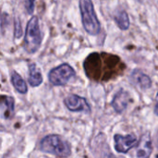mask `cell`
<instances>
[{"label": "cell", "mask_w": 158, "mask_h": 158, "mask_svg": "<svg viewBox=\"0 0 158 158\" xmlns=\"http://www.w3.org/2000/svg\"><path fill=\"white\" fill-rule=\"evenodd\" d=\"M88 78L95 81H106L121 74L125 65L117 56L106 53H93L84 61Z\"/></svg>", "instance_id": "cell-1"}, {"label": "cell", "mask_w": 158, "mask_h": 158, "mask_svg": "<svg viewBox=\"0 0 158 158\" xmlns=\"http://www.w3.org/2000/svg\"><path fill=\"white\" fill-rule=\"evenodd\" d=\"M41 151L52 154L59 158H67L71 155L70 145L58 135H48L40 143Z\"/></svg>", "instance_id": "cell-2"}, {"label": "cell", "mask_w": 158, "mask_h": 158, "mask_svg": "<svg viewBox=\"0 0 158 158\" xmlns=\"http://www.w3.org/2000/svg\"><path fill=\"white\" fill-rule=\"evenodd\" d=\"M80 10L85 31L91 35L98 34L101 30V25L96 17L92 0H80Z\"/></svg>", "instance_id": "cell-3"}, {"label": "cell", "mask_w": 158, "mask_h": 158, "mask_svg": "<svg viewBox=\"0 0 158 158\" xmlns=\"http://www.w3.org/2000/svg\"><path fill=\"white\" fill-rule=\"evenodd\" d=\"M42 43V34L39 27V20L37 17H32L26 28V33L24 38V49L29 54L35 53Z\"/></svg>", "instance_id": "cell-4"}, {"label": "cell", "mask_w": 158, "mask_h": 158, "mask_svg": "<svg viewBox=\"0 0 158 158\" xmlns=\"http://www.w3.org/2000/svg\"><path fill=\"white\" fill-rule=\"evenodd\" d=\"M75 76V71L69 64H62L53 69L48 75L49 81L56 86L66 85L71 78Z\"/></svg>", "instance_id": "cell-5"}, {"label": "cell", "mask_w": 158, "mask_h": 158, "mask_svg": "<svg viewBox=\"0 0 158 158\" xmlns=\"http://www.w3.org/2000/svg\"><path fill=\"white\" fill-rule=\"evenodd\" d=\"M66 106L69 110L73 112H85L90 113L91 107L87 100L83 97H81L76 94L69 95L64 101Z\"/></svg>", "instance_id": "cell-6"}, {"label": "cell", "mask_w": 158, "mask_h": 158, "mask_svg": "<svg viewBox=\"0 0 158 158\" xmlns=\"http://www.w3.org/2000/svg\"><path fill=\"white\" fill-rule=\"evenodd\" d=\"M114 141H115L116 151L118 153H122V154L128 153L131 149L137 146L138 144L137 138L132 134H129L126 136L117 134L114 137Z\"/></svg>", "instance_id": "cell-7"}, {"label": "cell", "mask_w": 158, "mask_h": 158, "mask_svg": "<svg viewBox=\"0 0 158 158\" xmlns=\"http://www.w3.org/2000/svg\"><path fill=\"white\" fill-rule=\"evenodd\" d=\"M152 152H153L152 140L149 132H146L142 136L139 143L137 144L136 156L137 158H149Z\"/></svg>", "instance_id": "cell-8"}, {"label": "cell", "mask_w": 158, "mask_h": 158, "mask_svg": "<svg viewBox=\"0 0 158 158\" xmlns=\"http://www.w3.org/2000/svg\"><path fill=\"white\" fill-rule=\"evenodd\" d=\"M130 103V94L124 90H120L116 94L112 101V106L117 113H122Z\"/></svg>", "instance_id": "cell-9"}, {"label": "cell", "mask_w": 158, "mask_h": 158, "mask_svg": "<svg viewBox=\"0 0 158 158\" xmlns=\"http://www.w3.org/2000/svg\"><path fill=\"white\" fill-rule=\"evenodd\" d=\"M131 80L133 81V82L140 86L143 90H146L149 89L152 86V81L151 79L144 74L143 72H142L141 70H134L131 74Z\"/></svg>", "instance_id": "cell-10"}, {"label": "cell", "mask_w": 158, "mask_h": 158, "mask_svg": "<svg viewBox=\"0 0 158 158\" xmlns=\"http://www.w3.org/2000/svg\"><path fill=\"white\" fill-rule=\"evenodd\" d=\"M29 82L32 87L39 86L43 82L42 74L36 68L35 64H31L29 66Z\"/></svg>", "instance_id": "cell-11"}, {"label": "cell", "mask_w": 158, "mask_h": 158, "mask_svg": "<svg viewBox=\"0 0 158 158\" xmlns=\"http://www.w3.org/2000/svg\"><path fill=\"white\" fill-rule=\"evenodd\" d=\"M11 81L14 86V88L19 93V94H26L28 92V87L24 80L17 73V72H12L11 75Z\"/></svg>", "instance_id": "cell-12"}, {"label": "cell", "mask_w": 158, "mask_h": 158, "mask_svg": "<svg viewBox=\"0 0 158 158\" xmlns=\"http://www.w3.org/2000/svg\"><path fill=\"white\" fill-rule=\"evenodd\" d=\"M114 19L116 21V23L118 24V26L121 29V30H128L130 27V19H129V16L127 14L126 11L121 10L118 13H117L114 17Z\"/></svg>", "instance_id": "cell-13"}, {"label": "cell", "mask_w": 158, "mask_h": 158, "mask_svg": "<svg viewBox=\"0 0 158 158\" xmlns=\"http://www.w3.org/2000/svg\"><path fill=\"white\" fill-rule=\"evenodd\" d=\"M3 101L5 103V106H6V112H5V117L6 118H10L13 115L14 112V100L11 97H7V96H2Z\"/></svg>", "instance_id": "cell-14"}, {"label": "cell", "mask_w": 158, "mask_h": 158, "mask_svg": "<svg viewBox=\"0 0 158 158\" xmlns=\"http://www.w3.org/2000/svg\"><path fill=\"white\" fill-rule=\"evenodd\" d=\"M34 1L35 0H25V7L29 14H31L34 9Z\"/></svg>", "instance_id": "cell-15"}, {"label": "cell", "mask_w": 158, "mask_h": 158, "mask_svg": "<svg viewBox=\"0 0 158 158\" xmlns=\"http://www.w3.org/2000/svg\"><path fill=\"white\" fill-rule=\"evenodd\" d=\"M16 31H15V35L17 38H19L21 33H22V30H21V27H20V23L19 21L16 22Z\"/></svg>", "instance_id": "cell-16"}, {"label": "cell", "mask_w": 158, "mask_h": 158, "mask_svg": "<svg viewBox=\"0 0 158 158\" xmlns=\"http://www.w3.org/2000/svg\"><path fill=\"white\" fill-rule=\"evenodd\" d=\"M108 151H109V150H107V154H105L102 158H124V157H116L115 156H113V155H112L111 153H109Z\"/></svg>", "instance_id": "cell-17"}, {"label": "cell", "mask_w": 158, "mask_h": 158, "mask_svg": "<svg viewBox=\"0 0 158 158\" xmlns=\"http://www.w3.org/2000/svg\"><path fill=\"white\" fill-rule=\"evenodd\" d=\"M155 113L158 116V94L156 96V107H155Z\"/></svg>", "instance_id": "cell-18"}, {"label": "cell", "mask_w": 158, "mask_h": 158, "mask_svg": "<svg viewBox=\"0 0 158 158\" xmlns=\"http://www.w3.org/2000/svg\"><path fill=\"white\" fill-rule=\"evenodd\" d=\"M157 145H158V143H157Z\"/></svg>", "instance_id": "cell-19"}]
</instances>
